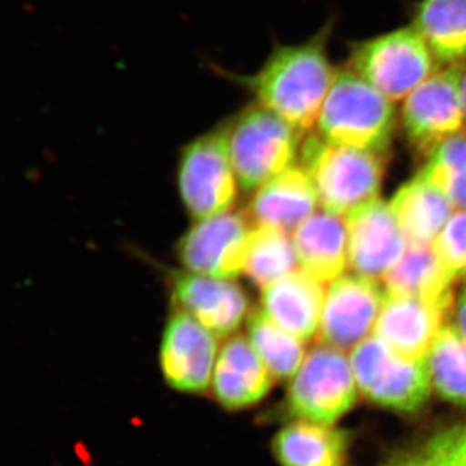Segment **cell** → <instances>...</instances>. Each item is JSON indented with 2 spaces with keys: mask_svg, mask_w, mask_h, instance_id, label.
<instances>
[{
  "mask_svg": "<svg viewBox=\"0 0 466 466\" xmlns=\"http://www.w3.org/2000/svg\"><path fill=\"white\" fill-rule=\"evenodd\" d=\"M248 339L275 380H291L306 358L305 342L267 317L262 309L250 312Z\"/></svg>",
  "mask_w": 466,
  "mask_h": 466,
  "instance_id": "obj_24",
  "label": "cell"
},
{
  "mask_svg": "<svg viewBox=\"0 0 466 466\" xmlns=\"http://www.w3.org/2000/svg\"><path fill=\"white\" fill-rule=\"evenodd\" d=\"M317 189L302 167H291L254 193L245 211L254 226H267L293 233L317 213Z\"/></svg>",
  "mask_w": 466,
  "mask_h": 466,
  "instance_id": "obj_17",
  "label": "cell"
},
{
  "mask_svg": "<svg viewBox=\"0 0 466 466\" xmlns=\"http://www.w3.org/2000/svg\"><path fill=\"white\" fill-rule=\"evenodd\" d=\"M299 268L290 233L254 226L244 274L260 290Z\"/></svg>",
  "mask_w": 466,
  "mask_h": 466,
  "instance_id": "obj_25",
  "label": "cell"
},
{
  "mask_svg": "<svg viewBox=\"0 0 466 466\" xmlns=\"http://www.w3.org/2000/svg\"><path fill=\"white\" fill-rule=\"evenodd\" d=\"M299 268L320 283H333L349 268V229L346 218L317 211L291 235Z\"/></svg>",
  "mask_w": 466,
  "mask_h": 466,
  "instance_id": "obj_19",
  "label": "cell"
},
{
  "mask_svg": "<svg viewBox=\"0 0 466 466\" xmlns=\"http://www.w3.org/2000/svg\"><path fill=\"white\" fill-rule=\"evenodd\" d=\"M417 177L440 189L453 208L466 210V128L438 144Z\"/></svg>",
  "mask_w": 466,
  "mask_h": 466,
  "instance_id": "obj_27",
  "label": "cell"
},
{
  "mask_svg": "<svg viewBox=\"0 0 466 466\" xmlns=\"http://www.w3.org/2000/svg\"><path fill=\"white\" fill-rule=\"evenodd\" d=\"M460 91H461L462 106H464L466 118V64L461 67V78H460Z\"/></svg>",
  "mask_w": 466,
  "mask_h": 466,
  "instance_id": "obj_30",
  "label": "cell"
},
{
  "mask_svg": "<svg viewBox=\"0 0 466 466\" xmlns=\"http://www.w3.org/2000/svg\"><path fill=\"white\" fill-rule=\"evenodd\" d=\"M349 359L359 390L372 403L401 413L417 412L428 403L433 388L428 358L400 357L372 334Z\"/></svg>",
  "mask_w": 466,
  "mask_h": 466,
  "instance_id": "obj_6",
  "label": "cell"
},
{
  "mask_svg": "<svg viewBox=\"0 0 466 466\" xmlns=\"http://www.w3.org/2000/svg\"><path fill=\"white\" fill-rule=\"evenodd\" d=\"M299 156L323 210L346 218L380 198L388 153L339 146L311 133L303 137Z\"/></svg>",
  "mask_w": 466,
  "mask_h": 466,
  "instance_id": "obj_2",
  "label": "cell"
},
{
  "mask_svg": "<svg viewBox=\"0 0 466 466\" xmlns=\"http://www.w3.org/2000/svg\"><path fill=\"white\" fill-rule=\"evenodd\" d=\"M274 381L249 339L233 334L219 350L211 394L227 410H247L265 400Z\"/></svg>",
  "mask_w": 466,
  "mask_h": 466,
  "instance_id": "obj_16",
  "label": "cell"
},
{
  "mask_svg": "<svg viewBox=\"0 0 466 466\" xmlns=\"http://www.w3.org/2000/svg\"><path fill=\"white\" fill-rule=\"evenodd\" d=\"M461 66H441L404 99L401 130L417 155L425 158L452 135L465 130L460 78Z\"/></svg>",
  "mask_w": 466,
  "mask_h": 466,
  "instance_id": "obj_9",
  "label": "cell"
},
{
  "mask_svg": "<svg viewBox=\"0 0 466 466\" xmlns=\"http://www.w3.org/2000/svg\"><path fill=\"white\" fill-rule=\"evenodd\" d=\"M325 294L323 283L297 269L262 289L260 309L287 332L308 342L319 334Z\"/></svg>",
  "mask_w": 466,
  "mask_h": 466,
  "instance_id": "obj_18",
  "label": "cell"
},
{
  "mask_svg": "<svg viewBox=\"0 0 466 466\" xmlns=\"http://www.w3.org/2000/svg\"><path fill=\"white\" fill-rule=\"evenodd\" d=\"M254 225L245 211L198 220L177 244L187 271L217 279L244 274Z\"/></svg>",
  "mask_w": 466,
  "mask_h": 466,
  "instance_id": "obj_10",
  "label": "cell"
},
{
  "mask_svg": "<svg viewBox=\"0 0 466 466\" xmlns=\"http://www.w3.org/2000/svg\"><path fill=\"white\" fill-rule=\"evenodd\" d=\"M229 155L242 191L256 192L294 167L303 133L258 103L227 122Z\"/></svg>",
  "mask_w": 466,
  "mask_h": 466,
  "instance_id": "obj_4",
  "label": "cell"
},
{
  "mask_svg": "<svg viewBox=\"0 0 466 466\" xmlns=\"http://www.w3.org/2000/svg\"><path fill=\"white\" fill-rule=\"evenodd\" d=\"M170 280L175 309L191 315L218 339L233 336L249 318V299L236 281L189 271L173 272Z\"/></svg>",
  "mask_w": 466,
  "mask_h": 466,
  "instance_id": "obj_14",
  "label": "cell"
},
{
  "mask_svg": "<svg viewBox=\"0 0 466 466\" xmlns=\"http://www.w3.org/2000/svg\"><path fill=\"white\" fill-rule=\"evenodd\" d=\"M346 66L392 103L404 101L441 67L410 24L350 43Z\"/></svg>",
  "mask_w": 466,
  "mask_h": 466,
  "instance_id": "obj_5",
  "label": "cell"
},
{
  "mask_svg": "<svg viewBox=\"0 0 466 466\" xmlns=\"http://www.w3.org/2000/svg\"><path fill=\"white\" fill-rule=\"evenodd\" d=\"M358 390L350 359L321 343L290 380L284 407L291 419L333 425L357 403Z\"/></svg>",
  "mask_w": 466,
  "mask_h": 466,
  "instance_id": "obj_7",
  "label": "cell"
},
{
  "mask_svg": "<svg viewBox=\"0 0 466 466\" xmlns=\"http://www.w3.org/2000/svg\"><path fill=\"white\" fill-rule=\"evenodd\" d=\"M389 205L412 245L433 244L455 213L449 198L417 175L395 192Z\"/></svg>",
  "mask_w": 466,
  "mask_h": 466,
  "instance_id": "obj_22",
  "label": "cell"
},
{
  "mask_svg": "<svg viewBox=\"0 0 466 466\" xmlns=\"http://www.w3.org/2000/svg\"><path fill=\"white\" fill-rule=\"evenodd\" d=\"M435 253L451 278L466 281V210H456L433 242Z\"/></svg>",
  "mask_w": 466,
  "mask_h": 466,
  "instance_id": "obj_28",
  "label": "cell"
},
{
  "mask_svg": "<svg viewBox=\"0 0 466 466\" xmlns=\"http://www.w3.org/2000/svg\"><path fill=\"white\" fill-rule=\"evenodd\" d=\"M398 124L395 103L343 66L337 69L315 126L327 142L388 153Z\"/></svg>",
  "mask_w": 466,
  "mask_h": 466,
  "instance_id": "obj_3",
  "label": "cell"
},
{
  "mask_svg": "<svg viewBox=\"0 0 466 466\" xmlns=\"http://www.w3.org/2000/svg\"><path fill=\"white\" fill-rule=\"evenodd\" d=\"M180 198L196 220L222 216L238 200V177L229 155L226 125L184 148L177 168Z\"/></svg>",
  "mask_w": 466,
  "mask_h": 466,
  "instance_id": "obj_8",
  "label": "cell"
},
{
  "mask_svg": "<svg viewBox=\"0 0 466 466\" xmlns=\"http://www.w3.org/2000/svg\"><path fill=\"white\" fill-rule=\"evenodd\" d=\"M349 437L333 425L296 420L272 441V452L281 466H342Z\"/></svg>",
  "mask_w": 466,
  "mask_h": 466,
  "instance_id": "obj_23",
  "label": "cell"
},
{
  "mask_svg": "<svg viewBox=\"0 0 466 466\" xmlns=\"http://www.w3.org/2000/svg\"><path fill=\"white\" fill-rule=\"evenodd\" d=\"M382 281L389 293L417 297L453 311L458 283L444 269L433 244H408L406 253Z\"/></svg>",
  "mask_w": 466,
  "mask_h": 466,
  "instance_id": "obj_20",
  "label": "cell"
},
{
  "mask_svg": "<svg viewBox=\"0 0 466 466\" xmlns=\"http://www.w3.org/2000/svg\"><path fill=\"white\" fill-rule=\"evenodd\" d=\"M219 350L216 334L191 315L175 309L159 346L165 381L184 394H202L211 386Z\"/></svg>",
  "mask_w": 466,
  "mask_h": 466,
  "instance_id": "obj_11",
  "label": "cell"
},
{
  "mask_svg": "<svg viewBox=\"0 0 466 466\" xmlns=\"http://www.w3.org/2000/svg\"><path fill=\"white\" fill-rule=\"evenodd\" d=\"M333 27L334 21L329 20L306 41L294 45L275 43L262 66L253 75H238L217 64L208 66L217 75L250 92L259 106L305 134L317 125L337 75L329 58Z\"/></svg>",
  "mask_w": 466,
  "mask_h": 466,
  "instance_id": "obj_1",
  "label": "cell"
},
{
  "mask_svg": "<svg viewBox=\"0 0 466 466\" xmlns=\"http://www.w3.org/2000/svg\"><path fill=\"white\" fill-rule=\"evenodd\" d=\"M452 311L417 297L386 291L373 336L400 357L428 358Z\"/></svg>",
  "mask_w": 466,
  "mask_h": 466,
  "instance_id": "obj_15",
  "label": "cell"
},
{
  "mask_svg": "<svg viewBox=\"0 0 466 466\" xmlns=\"http://www.w3.org/2000/svg\"><path fill=\"white\" fill-rule=\"evenodd\" d=\"M349 266L354 274L383 280L406 253L408 241L389 202H368L346 217Z\"/></svg>",
  "mask_w": 466,
  "mask_h": 466,
  "instance_id": "obj_13",
  "label": "cell"
},
{
  "mask_svg": "<svg viewBox=\"0 0 466 466\" xmlns=\"http://www.w3.org/2000/svg\"><path fill=\"white\" fill-rule=\"evenodd\" d=\"M453 327L459 330L466 339V281L462 289L456 296L455 306H453Z\"/></svg>",
  "mask_w": 466,
  "mask_h": 466,
  "instance_id": "obj_29",
  "label": "cell"
},
{
  "mask_svg": "<svg viewBox=\"0 0 466 466\" xmlns=\"http://www.w3.org/2000/svg\"><path fill=\"white\" fill-rule=\"evenodd\" d=\"M431 386L441 400L466 407V339L453 325L441 329L428 355Z\"/></svg>",
  "mask_w": 466,
  "mask_h": 466,
  "instance_id": "obj_26",
  "label": "cell"
},
{
  "mask_svg": "<svg viewBox=\"0 0 466 466\" xmlns=\"http://www.w3.org/2000/svg\"><path fill=\"white\" fill-rule=\"evenodd\" d=\"M410 25L431 48L441 66L466 64V0H417Z\"/></svg>",
  "mask_w": 466,
  "mask_h": 466,
  "instance_id": "obj_21",
  "label": "cell"
},
{
  "mask_svg": "<svg viewBox=\"0 0 466 466\" xmlns=\"http://www.w3.org/2000/svg\"><path fill=\"white\" fill-rule=\"evenodd\" d=\"M385 296L379 281L357 274L328 285L319 328L324 345L345 351L372 336Z\"/></svg>",
  "mask_w": 466,
  "mask_h": 466,
  "instance_id": "obj_12",
  "label": "cell"
}]
</instances>
